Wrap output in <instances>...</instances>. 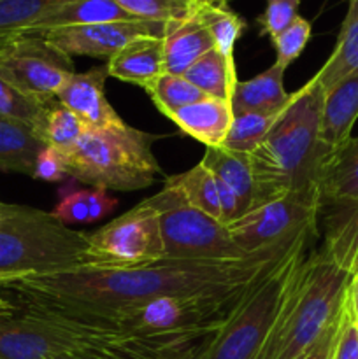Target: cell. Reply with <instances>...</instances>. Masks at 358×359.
<instances>
[{"instance_id": "6da1fadb", "label": "cell", "mask_w": 358, "mask_h": 359, "mask_svg": "<svg viewBox=\"0 0 358 359\" xmlns=\"http://www.w3.org/2000/svg\"><path fill=\"white\" fill-rule=\"evenodd\" d=\"M316 230L318 228L307 231ZM298 238L239 262L164 259L147 266L116 270L79 266L44 276H21L2 290L13 291L18 305L32 309L51 321L81 323L154 298L216 293L251 284L286 255Z\"/></svg>"}, {"instance_id": "7a4b0ae2", "label": "cell", "mask_w": 358, "mask_h": 359, "mask_svg": "<svg viewBox=\"0 0 358 359\" xmlns=\"http://www.w3.org/2000/svg\"><path fill=\"white\" fill-rule=\"evenodd\" d=\"M325 91L312 77L277 116L269 135L249 153L255 177V207L290 191L318 193V179L330 153L319 140Z\"/></svg>"}, {"instance_id": "3957f363", "label": "cell", "mask_w": 358, "mask_h": 359, "mask_svg": "<svg viewBox=\"0 0 358 359\" xmlns=\"http://www.w3.org/2000/svg\"><path fill=\"white\" fill-rule=\"evenodd\" d=\"M350 280L321 251L304 252L256 359H298L307 353L343 311Z\"/></svg>"}, {"instance_id": "277c9868", "label": "cell", "mask_w": 358, "mask_h": 359, "mask_svg": "<svg viewBox=\"0 0 358 359\" xmlns=\"http://www.w3.org/2000/svg\"><path fill=\"white\" fill-rule=\"evenodd\" d=\"M88 233L67 226L53 212L0 203V273L44 276L83 266Z\"/></svg>"}, {"instance_id": "5b68a950", "label": "cell", "mask_w": 358, "mask_h": 359, "mask_svg": "<svg viewBox=\"0 0 358 359\" xmlns=\"http://www.w3.org/2000/svg\"><path fill=\"white\" fill-rule=\"evenodd\" d=\"M157 135L130 125L109 130H84L65 153L67 177L109 191H137L154 184L161 172L151 146Z\"/></svg>"}, {"instance_id": "8992f818", "label": "cell", "mask_w": 358, "mask_h": 359, "mask_svg": "<svg viewBox=\"0 0 358 359\" xmlns=\"http://www.w3.org/2000/svg\"><path fill=\"white\" fill-rule=\"evenodd\" d=\"M316 233L318 230L302 235L283 258L256 279L234 314L195 359H256L276 321L295 265L309 251Z\"/></svg>"}, {"instance_id": "52a82bcc", "label": "cell", "mask_w": 358, "mask_h": 359, "mask_svg": "<svg viewBox=\"0 0 358 359\" xmlns=\"http://www.w3.org/2000/svg\"><path fill=\"white\" fill-rule=\"evenodd\" d=\"M160 212L165 259L168 262H239L244 255L232 241L227 226L193 209L172 189L146 198Z\"/></svg>"}, {"instance_id": "ba28073f", "label": "cell", "mask_w": 358, "mask_h": 359, "mask_svg": "<svg viewBox=\"0 0 358 359\" xmlns=\"http://www.w3.org/2000/svg\"><path fill=\"white\" fill-rule=\"evenodd\" d=\"M164 259L160 212L147 200H142L111 223L88 233L83 266L102 270L137 269Z\"/></svg>"}, {"instance_id": "9c48e42d", "label": "cell", "mask_w": 358, "mask_h": 359, "mask_svg": "<svg viewBox=\"0 0 358 359\" xmlns=\"http://www.w3.org/2000/svg\"><path fill=\"white\" fill-rule=\"evenodd\" d=\"M319 212L318 193L290 191L232 221L227 230L234 244L249 256L290 244L304 231L318 228Z\"/></svg>"}, {"instance_id": "30bf717a", "label": "cell", "mask_w": 358, "mask_h": 359, "mask_svg": "<svg viewBox=\"0 0 358 359\" xmlns=\"http://www.w3.org/2000/svg\"><path fill=\"white\" fill-rule=\"evenodd\" d=\"M74 72L72 58L42 35H20L0 48V79L42 104L56 98Z\"/></svg>"}, {"instance_id": "8fae6325", "label": "cell", "mask_w": 358, "mask_h": 359, "mask_svg": "<svg viewBox=\"0 0 358 359\" xmlns=\"http://www.w3.org/2000/svg\"><path fill=\"white\" fill-rule=\"evenodd\" d=\"M0 312V359H48L63 351H81L83 346L37 312L14 304Z\"/></svg>"}, {"instance_id": "7c38bea8", "label": "cell", "mask_w": 358, "mask_h": 359, "mask_svg": "<svg viewBox=\"0 0 358 359\" xmlns=\"http://www.w3.org/2000/svg\"><path fill=\"white\" fill-rule=\"evenodd\" d=\"M46 41L55 48L72 56H90L98 60H111L123 46L139 37H160L165 35V23L150 20L111 21V23L67 27L44 32Z\"/></svg>"}, {"instance_id": "4fadbf2b", "label": "cell", "mask_w": 358, "mask_h": 359, "mask_svg": "<svg viewBox=\"0 0 358 359\" xmlns=\"http://www.w3.org/2000/svg\"><path fill=\"white\" fill-rule=\"evenodd\" d=\"M107 77V65L93 67L88 72H74L56 93V98L90 130L119 128L126 125L105 97Z\"/></svg>"}, {"instance_id": "5bb4252c", "label": "cell", "mask_w": 358, "mask_h": 359, "mask_svg": "<svg viewBox=\"0 0 358 359\" xmlns=\"http://www.w3.org/2000/svg\"><path fill=\"white\" fill-rule=\"evenodd\" d=\"M358 119V74L339 81L325 91L319 119V140L330 154L351 139Z\"/></svg>"}, {"instance_id": "9a60e30c", "label": "cell", "mask_w": 358, "mask_h": 359, "mask_svg": "<svg viewBox=\"0 0 358 359\" xmlns=\"http://www.w3.org/2000/svg\"><path fill=\"white\" fill-rule=\"evenodd\" d=\"M164 48L165 72L185 76L186 70L200 56L214 48V41L193 9V13L185 20L165 23Z\"/></svg>"}, {"instance_id": "2e32d148", "label": "cell", "mask_w": 358, "mask_h": 359, "mask_svg": "<svg viewBox=\"0 0 358 359\" xmlns=\"http://www.w3.org/2000/svg\"><path fill=\"white\" fill-rule=\"evenodd\" d=\"M109 76L146 88L165 72L164 39L139 37L123 46L107 63Z\"/></svg>"}, {"instance_id": "e0dca14e", "label": "cell", "mask_w": 358, "mask_h": 359, "mask_svg": "<svg viewBox=\"0 0 358 359\" xmlns=\"http://www.w3.org/2000/svg\"><path fill=\"white\" fill-rule=\"evenodd\" d=\"M318 191L321 209L358 202V137H351L326 158L319 172Z\"/></svg>"}, {"instance_id": "ac0fdd59", "label": "cell", "mask_w": 358, "mask_h": 359, "mask_svg": "<svg viewBox=\"0 0 358 359\" xmlns=\"http://www.w3.org/2000/svg\"><path fill=\"white\" fill-rule=\"evenodd\" d=\"M200 163L213 174L216 181L223 182L225 186L232 189L239 202L241 216L255 209L256 188L248 153L232 151L223 146L206 147V153H204Z\"/></svg>"}, {"instance_id": "d6986e66", "label": "cell", "mask_w": 358, "mask_h": 359, "mask_svg": "<svg viewBox=\"0 0 358 359\" xmlns=\"http://www.w3.org/2000/svg\"><path fill=\"white\" fill-rule=\"evenodd\" d=\"M284 69L274 63L258 76L246 81H237L230 98L232 114L242 112H263L276 114L290 102L291 95L284 90Z\"/></svg>"}, {"instance_id": "ffe728a7", "label": "cell", "mask_w": 358, "mask_h": 359, "mask_svg": "<svg viewBox=\"0 0 358 359\" xmlns=\"http://www.w3.org/2000/svg\"><path fill=\"white\" fill-rule=\"evenodd\" d=\"M167 118L172 119L186 135L193 137L206 147H218L227 137L234 114L230 102L204 98L172 112Z\"/></svg>"}, {"instance_id": "44dd1931", "label": "cell", "mask_w": 358, "mask_h": 359, "mask_svg": "<svg viewBox=\"0 0 358 359\" xmlns=\"http://www.w3.org/2000/svg\"><path fill=\"white\" fill-rule=\"evenodd\" d=\"M46 147L34 128L0 116V170L34 174L39 153Z\"/></svg>"}, {"instance_id": "7402d4cb", "label": "cell", "mask_w": 358, "mask_h": 359, "mask_svg": "<svg viewBox=\"0 0 358 359\" xmlns=\"http://www.w3.org/2000/svg\"><path fill=\"white\" fill-rule=\"evenodd\" d=\"M139 20L118 6L116 0H72L55 13L46 16L37 27L28 34H44L67 27H86V25L111 23V21ZM27 35V34H25Z\"/></svg>"}, {"instance_id": "603a6c76", "label": "cell", "mask_w": 358, "mask_h": 359, "mask_svg": "<svg viewBox=\"0 0 358 359\" xmlns=\"http://www.w3.org/2000/svg\"><path fill=\"white\" fill-rule=\"evenodd\" d=\"M353 74H358V0H350L336 48L316 72L314 79L326 91Z\"/></svg>"}, {"instance_id": "cb8c5ba5", "label": "cell", "mask_w": 358, "mask_h": 359, "mask_svg": "<svg viewBox=\"0 0 358 359\" xmlns=\"http://www.w3.org/2000/svg\"><path fill=\"white\" fill-rule=\"evenodd\" d=\"M164 186L178 193L193 209L200 210V212L207 214L213 219L223 223V212H221L220 198H218L216 181L202 163L195 165V167L181 172V174L168 175L165 179Z\"/></svg>"}, {"instance_id": "d4e9b609", "label": "cell", "mask_w": 358, "mask_h": 359, "mask_svg": "<svg viewBox=\"0 0 358 359\" xmlns=\"http://www.w3.org/2000/svg\"><path fill=\"white\" fill-rule=\"evenodd\" d=\"M185 77L207 97L230 102L237 84L235 62L227 60L216 48L200 56L185 72Z\"/></svg>"}, {"instance_id": "484cf974", "label": "cell", "mask_w": 358, "mask_h": 359, "mask_svg": "<svg viewBox=\"0 0 358 359\" xmlns=\"http://www.w3.org/2000/svg\"><path fill=\"white\" fill-rule=\"evenodd\" d=\"M72 0H0V48L34 30L46 16Z\"/></svg>"}, {"instance_id": "4316f807", "label": "cell", "mask_w": 358, "mask_h": 359, "mask_svg": "<svg viewBox=\"0 0 358 359\" xmlns=\"http://www.w3.org/2000/svg\"><path fill=\"white\" fill-rule=\"evenodd\" d=\"M86 126L83 125V121L58 98H53L44 105L41 119L34 126V132L46 146L55 147L63 154L76 146Z\"/></svg>"}, {"instance_id": "83f0119b", "label": "cell", "mask_w": 358, "mask_h": 359, "mask_svg": "<svg viewBox=\"0 0 358 359\" xmlns=\"http://www.w3.org/2000/svg\"><path fill=\"white\" fill-rule=\"evenodd\" d=\"M195 13L214 41V48L227 60L234 62L235 42L246 30V21L239 14L228 9L227 4L199 0Z\"/></svg>"}, {"instance_id": "f1b7e54d", "label": "cell", "mask_w": 358, "mask_h": 359, "mask_svg": "<svg viewBox=\"0 0 358 359\" xmlns=\"http://www.w3.org/2000/svg\"><path fill=\"white\" fill-rule=\"evenodd\" d=\"M144 90L147 91L158 111L165 116L172 114L186 105L204 100V98H211L202 93L199 88L193 86L185 76H175V74L168 72L160 74Z\"/></svg>"}, {"instance_id": "f546056e", "label": "cell", "mask_w": 358, "mask_h": 359, "mask_svg": "<svg viewBox=\"0 0 358 359\" xmlns=\"http://www.w3.org/2000/svg\"><path fill=\"white\" fill-rule=\"evenodd\" d=\"M279 114L281 112H276V114H263V112L235 114L221 146L232 151H241V153H253L269 135L270 128Z\"/></svg>"}, {"instance_id": "4dcf8cb0", "label": "cell", "mask_w": 358, "mask_h": 359, "mask_svg": "<svg viewBox=\"0 0 358 359\" xmlns=\"http://www.w3.org/2000/svg\"><path fill=\"white\" fill-rule=\"evenodd\" d=\"M116 2L133 18L161 21V23L185 20L197 6V0H116Z\"/></svg>"}, {"instance_id": "1f68e13d", "label": "cell", "mask_w": 358, "mask_h": 359, "mask_svg": "<svg viewBox=\"0 0 358 359\" xmlns=\"http://www.w3.org/2000/svg\"><path fill=\"white\" fill-rule=\"evenodd\" d=\"M46 104L27 97L20 90L11 86L9 83L0 79V116L2 118L16 119V121H21L34 128L41 119Z\"/></svg>"}, {"instance_id": "d6a6232c", "label": "cell", "mask_w": 358, "mask_h": 359, "mask_svg": "<svg viewBox=\"0 0 358 359\" xmlns=\"http://www.w3.org/2000/svg\"><path fill=\"white\" fill-rule=\"evenodd\" d=\"M309 39H311V23L305 18L297 16L293 23L272 41L276 48L277 65L286 70L302 55Z\"/></svg>"}, {"instance_id": "836d02e7", "label": "cell", "mask_w": 358, "mask_h": 359, "mask_svg": "<svg viewBox=\"0 0 358 359\" xmlns=\"http://www.w3.org/2000/svg\"><path fill=\"white\" fill-rule=\"evenodd\" d=\"M298 6L300 0H267L265 13L258 18L262 34L274 41L281 32L293 23L298 16Z\"/></svg>"}, {"instance_id": "e575fe53", "label": "cell", "mask_w": 358, "mask_h": 359, "mask_svg": "<svg viewBox=\"0 0 358 359\" xmlns=\"http://www.w3.org/2000/svg\"><path fill=\"white\" fill-rule=\"evenodd\" d=\"M56 217L65 224H86L90 223L88 210V189L72 191L63 196L53 210Z\"/></svg>"}, {"instance_id": "d590c367", "label": "cell", "mask_w": 358, "mask_h": 359, "mask_svg": "<svg viewBox=\"0 0 358 359\" xmlns=\"http://www.w3.org/2000/svg\"><path fill=\"white\" fill-rule=\"evenodd\" d=\"M32 177L37 179V181H44V182L65 181V177H67L65 156H63L62 151L55 149V147H51V146H46L44 149L39 153Z\"/></svg>"}, {"instance_id": "8d00e7d4", "label": "cell", "mask_w": 358, "mask_h": 359, "mask_svg": "<svg viewBox=\"0 0 358 359\" xmlns=\"http://www.w3.org/2000/svg\"><path fill=\"white\" fill-rule=\"evenodd\" d=\"M347 312L350 311H347V298H346V304H344L343 311H340V314L337 316L336 321L326 328V332L319 337L318 342H316L307 353L302 354L298 359H333V351H336L340 330H343L344 323H346Z\"/></svg>"}, {"instance_id": "74e56055", "label": "cell", "mask_w": 358, "mask_h": 359, "mask_svg": "<svg viewBox=\"0 0 358 359\" xmlns=\"http://www.w3.org/2000/svg\"><path fill=\"white\" fill-rule=\"evenodd\" d=\"M333 359H358V323L351 318L350 312L340 330L339 340L333 351Z\"/></svg>"}, {"instance_id": "f35d334b", "label": "cell", "mask_w": 358, "mask_h": 359, "mask_svg": "<svg viewBox=\"0 0 358 359\" xmlns=\"http://www.w3.org/2000/svg\"><path fill=\"white\" fill-rule=\"evenodd\" d=\"M118 205V200L114 196L109 195L105 189L91 188L88 189V210H90V223H97V221L104 219L107 214Z\"/></svg>"}, {"instance_id": "ab89813d", "label": "cell", "mask_w": 358, "mask_h": 359, "mask_svg": "<svg viewBox=\"0 0 358 359\" xmlns=\"http://www.w3.org/2000/svg\"><path fill=\"white\" fill-rule=\"evenodd\" d=\"M347 309L354 321L358 323V272L351 276L350 286H347Z\"/></svg>"}, {"instance_id": "60d3db41", "label": "cell", "mask_w": 358, "mask_h": 359, "mask_svg": "<svg viewBox=\"0 0 358 359\" xmlns=\"http://www.w3.org/2000/svg\"><path fill=\"white\" fill-rule=\"evenodd\" d=\"M48 359H109L98 353H91V351H63V353H56Z\"/></svg>"}, {"instance_id": "b9f144b4", "label": "cell", "mask_w": 358, "mask_h": 359, "mask_svg": "<svg viewBox=\"0 0 358 359\" xmlns=\"http://www.w3.org/2000/svg\"><path fill=\"white\" fill-rule=\"evenodd\" d=\"M18 277H21V276H11V273H0V290H2V287L6 286V284H9L11 280L18 279ZM14 307H16V305H14L13 302L7 300L6 297H0V312H9V311H13Z\"/></svg>"}, {"instance_id": "7bdbcfd3", "label": "cell", "mask_w": 358, "mask_h": 359, "mask_svg": "<svg viewBox=\"0 0 358 359\" xmlns=\"http://www.w3.org/2000/svg\"><path fill=\"white\" fill-rule=\"evenodd\" d=\"M207 2H216V4H227V2H230V0H207Z\"/></svg>"}]
</instances>
